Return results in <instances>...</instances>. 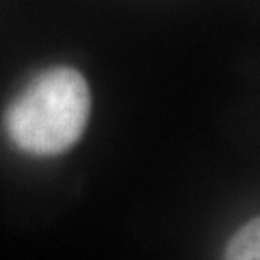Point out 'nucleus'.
I'll return each mask as SVG.
<instances>
[{"instance_id":"nucleus-1","label":"nucleus","mask_w":260,"mask_h":260,"mask_svg":"<svg viewBox=\"0 0 260 260\" xmlns=\"http://www.w3.org/2000/svg\"><path fill=\"white\" fill-rule=\"evenodd\" d=\"M89 113L91 93L85 76L72 68H50L9 104L5 130L22 152L56 156L78 143Z\"/></svg>"},{"instance_id":"nucleus-2","label":"nucleus","mask_w":260,"mask_h":260,"mask_svg":"<svg viewBox=\"0 0 260 260\" xmlns=\"http://www.w3.org/2000/svg\"><path fill=\"white\" fill-rule=\"evenodd\" d=\"M223 260H260V217L241 225L225 247Z\"/></svg>"}]
</instances>
